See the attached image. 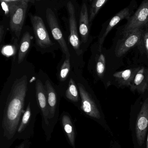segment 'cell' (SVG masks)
<instances>
[{"mask_svg": "<svg viewBox=\"0 0 148 148\" xmlns=\"http://www.w3.org/2000/svg\"><path fill=\"white\" fill-rule=\"evenodd\" d=\"M143 36L142 28L136 29L123 34L122 38L118 40L115 49L117 57L123 56L131 48L139 43Z\"/></svg>", "mask_w": 148, "mask_h": 148, "instance_id": "cell-3", "label": "cell"}, {"mask_svg": "<svg viewBox=\"0 0 148 148\" xmlns=\"http://www.w3.org/2000/svg\"><path fill=\"white\" fill-rule=\"evenodd\" d=\"M130 14L129 9L127 8L122 10L112 17L106 27V28L104 30L101 31L98 37V51L99 52H101L102 47L105 40V38L109 33L112 30V29L115 27L122 20L126 18H129Z\"/></svg>", "mask_w": 148, "mask_h": 148, "instance_id": "cell-10", "label": "cell"}, {"mask_svg": "<svg viewBox=\"0 0 148 148\" xmlns=\"http://www.w3.org/2000/svg\"><path fill=\"white\" fill-rule=\"evenodd\" d=\"M70 58L66 57L65 61L61 66L60 73V78L61 81H64L68 76L70 70Z\"/></svg>", "mask_w": 148, "mask_h": 148, "instance_id": "cell-22", "label": "cell"}, {"mask_svg": "<svg viewBox=\"0 0 148 148\" xmlns=\"http://www.w3.org/2000/svg\"><path fill=\"white\" fill-rule=\"evenodd\" d=\"M132 91L143 94L148 89V69L140 67L130 86Z\"/></svg>", "mask_w": 148, "mask_h": 148, "instance_id": "cell-12", "label": "cell"}, {"mask_svg": "<svg viewBox=\"0 0 148 148\" xmlns=\"http://www.w3.org/2000/svg\"><path fill=\"white\" fill-rule=\"evenodd\" d=\"M146 148H148V134L147 137V144H146Z\"/></svg>", "mask_w": 148, "mask_h": 148, "instance_id": "cell-28", "label": "cell"}, {"mask_svg": "<svg viewBox=\"0 0 148 148\" xmlns=\"http://www.w3.org/2000/svg\"><path fill=\"white\" fill-rule=\"evenodd\" d=\"M148 128V97L143 103L136 124V139L139 146L143 145Z\"/></svg>", "mask_w": 148, "mask_h": 148, "instance_id": "cell-7", "label": "cell"}, {"mask_svg": "<svg viewBox=\"0 0 148 148\" xmlns=\"http://www.w3.org/2000/svg\"><path fill=\"white\" fill-rule=\"evenodd\" d=\"M37 0H0V3L2 1L8 2H12L26 1L28 3H34Z\"/></svg>", "mask_w": 148, "mask_h": 148, "instance_id": "cell-24", "label": "cell"}, {"mask_svg": "<svg viewBox=\"0 0 148 148\" xmlns=\"http://www.w3.org/2000/svg\"><path fill=\"white\" fill-rule=\"evenodd\" d=\"M79 31L83 43H86L89 34V19L88 8L85 3H83L79 16Z\"/></svg>", "mask_w": 148, "mask_h": 148, "instance_id": "cell-13", "label": "cell"}, {"mask_svg": "<svg viewBox=\"0 0 148 148\" xmlns=\"http://www.w3.org/2000/svg\"><path fill=\"white\" fill-rule=\"evenodd\" d=\"M36 44L42 49H47L53 45L41 17L30 15Z\"/></svg>", "mask_w": 148, "mask_h": 148, "instance_id": "cell-4", "label": "cell"}, {"mask_svg": "<svg viewBox=\"0 0 148 148\" xmlns=\"http://www.w3.org/2000/svg\"><path fill=\"white\" fill-rule=\"evenodd\" d=\"M3 9L5 12L6 15L9 14L10 13V3L8 2L2 1L0 3Z\"/></svg>", "mask_w": 148, "mask_h": 148, "instance_id": "cell-23", "label": "cell"}, {"mask_svg": "<svg viewBox=\"0 0 148 148\" xmlns=\"http://www.w3.org/2000/svg\"><path fill=\"white\" fill-rule=\"evenodd\" d=\"M79 91L77 90L75 81L70 79L68 88L66 90V96L67 99L74 102H77L79 99Z\"/></svg>", "mask_w": 148, "mask_h": 148, "instance_id": "cell-18", "label": "cell"}, {"mask_svg": "<svg viewBox=\"0 0 148 148\" xmlns=\"http://www.w3.org/2000/svg\"><path fill=\"white\" fill-rule=\"evenodd\" d=\"M31 112L30 103H29L27 108H26V110L24 112L21 124H20L19 127H18V130H17L18 133H21L23 130L25 128L26 126L27 125L29 121L30 120V116H31Z\"/></svg>", "mask_w": 148, "mask_h": 148, "instance_id": "cell-21", "label": "cell"}, {"mask_svg": "<svg viewBox=\"0 0 148 148\" xmlns=\"http://www.w3.org/2000/svg\"><path fill=\"white\" fill-rule=\"evenodd\" d=\"M69 14V31L70 34L69 37V43L78 55L82 53L80 49V40L77 32V24L76 19L75 7L72 2L69 1L67 5Z\"/></svg>", "mask_w": 148, "mask_h": 148, "instance_id": "cell-8", "label": "cell"}, {"mask_svg": "<svg viewBox=\"0 0 148 148\" xmlns=\"http://www.w3.org/2000/svg\"><path fill=\"white\" fill-rule=\"evenodd\" d=\"M45 87L49 109V118L51 119L54 116L56 110L57 103V95L54 88L49 80L46 81Z\"/></svg>", "mask_w": 148, "mask_h": 148, "instance_id": "cell-15", "label": "cell"}, {"mask_svg": "<svg viewBox=\"0 0 148 148\" xmlns=\"http://www.w3.org/2000/svg\"><path fill=\"white\" fill-rule=\"evenodd\" d=\"M27 84V77L23 75L16 79L11 88L3 121V127L8 138H12L17 129L23 111Z\"/></svg>", "mask_w": 148, "mask_h": 148, "instance_id": "cell-1", "label": "cell"}, {"mask_svg": "<svg viewBox=\"0 0 148 148\" xmlns=\"http://www.w3.org/2000/svg\"><path fill=\"white\" fill-rule=\"evenodd\" d=\"M108 0H93L89 16V22L91 23L98 14L100 10Z\"/></svg>", "mask_w": 148, "mask_h": 148, "instance_id": "cell-19", "label": "cell"}, {"mask_svg": "<svg viewBox=\"0 0 148 148\" xmlns=\"http://www.w3.org/2000/svg\"><path fill=\"white\" fill-rule=\"evenodd\" d=\"M4 32V26L3 25H1L0 26V44L1 42Z\"/></svg>", "mask_w": 148, "mask_h": 148, "instance_id": "cell-26", "label": "cell"}, {"mask_svg": "<svg viewBox=\"0 0 148 148\" xmlns=\"http://www.w3.org/2000/svg\"><path fill=\"white\" fill-rule=\"evenodd\" d=\"M45 88L41 80H37L36 81V93L37 102L42 113L45 123L47 125H48L49 119V109Z\"/></svg>", "mask_w": 148, "mask_h": 148, "instance_id": "cell-11", "label": "cell"}, {"mask_svg": "<svg viewBox=\"0 0 148 148\" xmlns=\"http://www.w3.org/2000/svg\"><path fill=\"white\" fill-rule=\"evenodd\" d=\"M140 67L134 68L119 71L113 75L120 86H130Z\"/></svg>", "mask_w": 148, "mask_h": 148, "instance_id": "cell-14", "label": "cell"}, {"mask_svg": "<svg viewBox=\"0 0 148 148\" xmlns=\"http://www.w3.org/2000/svg\"><path fill=\"white\" fill-rule=\"evenodd\" d=\"M62 123L70 144L75 148V134L71 118L68 115H64L62 118Z\"/></svg>", "mask_w": 148, "mask_h": 148, "instance_id": "cell-17", "label": "cell"}, {"mask_svg": "<svg viewBox=\"0 0 148 148\" xmlns=\"http://www.w3.org/2000/svg\"><path fill=\"white\" fill-rule=\"evenodd\" d=\"M42 1V0H37V1Z\"/></svg>", "mask_w": 148, "mask_h": 148, "instance_id": "cell-29", "label": "cell"}, {"mask_svg": "<svg viewBox=\"0 0 148 148\" xmlns=\"http://www.w3.org/2000/svg\"><path fill=\"white\" fill-rule=\"evenodd\" d=\"M46 16L48 24L53 37L59 43L62 53L66 55V57L70 58L68 47L54 12L50 8H48L46 10Z\"/></svg>", "mask_w": 148, "mask_h": 148, "instance_id": "cell-5", "label": "cell"}, {"mask_svg": "<svg viewBox=\"0 0 148 148\" xmlns=\"http://www.w3.org/2000/svg\"><path fill=\"white\" fill-rule=\"evenodd\" d=\"M79 93L82 100V110L89 116L96 119L101 118V115L96 104L89 93L81 84H78Z\"/></svg>", "mask_w": 148, "mask_h": 148, "instance_id": "cell-9", "label": "cell"}, {"mask_svg": "<svg viewBox=\"0 0 148 148\" xmlns=\"http://www.w3.org/2000/svg\"><path fill=\"white\" fill-rule=\"evenodd\" d=\"M24 147H25V143H23L16 148H24Z\"/></svg>", "mask_w": 148, "mask_h": 148, "instance_id": "cell-27", "label": "cell"}, {"mask_svg": "<svg viewBox=\"0 0 148 148\" xmlns=\"http://www.w3.org/2000/svg\"><path fill=\"white\" fill-rule=\"evenodd\" d=\"M33 37L29 32H26L23 36L19 46L18 55V63L23 62L30 48Z\"/></svg>", "mask_w": 148, "mask_h": 148, "instance_id": "cell-16", "label": "cell"}, {"mask_svg": "<svg viewBox=\"0 0 148 148\" xmlns=\"http://www.w3.org/2000/svg\"><path fill=\"white\" fill-rule=\"evenodd\" d=\"M148 21V0H144L131 17L128 18L122 34L136 29L142 28Z\"/></svg>", "mask_w": 148, "mask_h": 148, "instance_id": "cell-6", "label": "cell"}, {"mask_svg": "<svg viewBox=\"0 0 148 148\" xmlns=\"http://www.w3.org/2000/svg\"><path fill=\"white\" fill-rule=\"evenodd\" d=\"M9 3L10 27L11 32L19 38L24 25L29 3L26 1Z\"/></svg>", "mask_w": 148, "mask_h": 148, "instance_id": "cell-2", "label": "cell"}, {"mask_svg": "<svg viewBox=\"0 0 148 148\" xmlns=\"http://www.w3.org/2000/svg\"><path fill=\"white\" fill-rule=\"evenodd\" d=\"M143 40H144V44H145V48H146L148 58V31L144 35Z\"/></svg>", "mask_w": 148, "mask_h": 148, "instance_id": "cell-25", "label": "cell"}, {"mask_svg": "<svg viewBox=\"0 0 148 148\" xmlns=\"http://www.w3.org/2000/svg\"><path fill=\"white\" fill-rule=\"evenodd\" d=\"M97 56V60L96 64V72L99 77H102L105 73L106 70V59L102 53Z\"/></svg>", "mask_w": 148, "mask_h": 148, "instance_id": "cell-20", "label": "cell"}]
</instances>
